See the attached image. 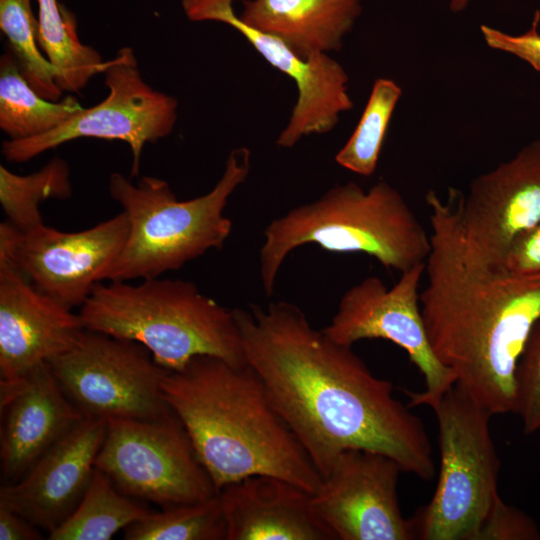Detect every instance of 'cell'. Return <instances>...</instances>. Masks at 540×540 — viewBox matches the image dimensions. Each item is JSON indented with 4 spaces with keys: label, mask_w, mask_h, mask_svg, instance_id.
Returning a JSON list of instances; mask_svg holds the SVG:
<instances>
[{
    "label": "cell",
    "mask_w": 540,
    "mask_h": 540,
    "mask_svg": "<svg viewBox=\"0 0 540 540\" xmlns=\"http://www.w3.org/2000/svg\"><path fill=\"white\" fill-rule=\"evenodd\" d=\"M233 312L247 364L322 478L347 449L379 452L405 473L434 478L423 421L352 346L316 330L302 309L287 301Z\"/></svg>",
    "instance_id": "obj_1"
},
{
    "label": "cell",
    "mask_w": 540,
    "mask_h": 540,
    "mask_svg": "<svg viewBox=\"0 0 540 540\" xmlns=\"http://www.w3.org/2000/svg\"><path fill=\"white\" fill-rule=\"evenodd\" d=\"M460 192L447 200L429 190L431 226L420 308L437 359L492 415L514 412L516 368L540 318V273L517 275L464 255Z\"/></svg>",
    "instance_id": "obj_2"
},
{
    "label": "cell",
    "mask_w": 540,
    "mask_h": 540,
    "mask_svg": "<svg viewBox=\"0 0 540 540\" xmlns=\"http://www.w3.org/2000/svg\"><path fill=\"white\" fill-rule=\"evenodd\" d=\"M162 388L217 492L253 475L320 489L322 476L249 364L196 356L169 370Z\"/></svg>",
    "instance_id": "obj_3"
},
{
    "label": "cell",
    "mask_w": 540,
    "mask_h": 540,
    "mask_svg": "<svg viewBox=\"0 0 540 540\" xmlns=\"http://www.w3.org/2000/svg\"><path fill=\"white\" fill-rule=\"evenodd\" d=\"M259 272L271 296L287 256L305 244L336 253H363L400 273L426 261L430 235L400 192L384 180L367 191L348 182L272 220L263 232Z\"/></svg>",
    "instance_id": "obj_4"
},
{
    "label": "cell",
    "mask_w": 540,
    "mask_h": 540,
    "mask_svg": "<svg viewBox=\"0 0 540 540\" xmlns=\"http://www.w3.org/2000/svg\"><path fill=\"white\" fill-rule=\"evenodd\" d=\"M78 314L85 329L140 343L168 370H180L200 355L247 364L233 310L190 281L99 282Z\"/></svg>",
    "instance_id": "obj_5"
},
{
    "label": "cell",
    "mask_w": 540,
    "mask_h": 540,
    "mask_svg": "<svg viewBox=\"0 0 540 540\" xmlns=\"http://www.w3.org/2000/svg\"><path fill=\"white\" fill-rule=\"evenodd\" d=\"M250 158L246 147L231 150L216 185L208 193L185 201H179L162 179L143 176L134 184L113 173L109 193L126 213L129 233L104 280L160 277L210 249L222 248L232 230L224 209L248 177Z\"/></svg>",
    "instance_id": "obj_6"
},
{
    "label": "cell",
    "mask_w": 540,
    "mask_h": 540,
    "mask_svg": "<svg viewBox=\"0 0 540 540\" xmlns=\"http://www.w3.org/2000/svg\"><path fill=\"white\" fill-rule=\"evenodd\" d=\"M431 409L437 420L440 471L431 500L409 518L413 538L476 540L500 496L493 415L456 383Z\"/></svg>",
    "instance_id": "obj_7"
},
{
    "label": "cell",
    "mask_w": 540,
    "mask_h": 540,
    "mask_svg": "<svg viewBox=\"0 0 540 540\" xmlns=\"http://www.w3.org/2000/svg\"><path fill=\"white\" fill-rule=\"evenodd\" d=\"M95 467L123 494L163 508L218 493L173 410L156 419H109Z\"/></svg>",
    "instance_id": "obj_8"
},
{
    "label": "cell",
    "mask_w": 540,
    "mask_h": 540,
    "mask_svg": "<svg viewBox=\"0 0 540 540\" xmlns=\"http://www.w3.org/2000/svg\"><path fill=\"white\" fill-rule=\"evenodd\" d=\"M47 364L85 417L148 420L172 411L162 388L169 370L135 341L85 329Z\"/></svg>",
    "instance_id": "obj_9"
},
{
    "label": "cell",
    "mask_w": 540,
    "mask_h": 540,
    "mask_svg": "<svg viewBox=\"0 0 540 540\" xmlns=\"http://www.w3.org/2000/svg\"><path fill=\"white\" fill-rule=\"evenodd\" d=\"M106 98L84 108L61 126L37 137L6 140L2 154L9 162L22 163L66 142L82 137L126 142L132 153L131 176L139 175L146 143L171 134L177 120V100L153 89L138 68L131 47L118 50L103 71Z\"/></svg>",
    "instance_id": "obj_10"
},
{
    "label": "cell",
    "mask_w": 540,
    "mask_h": 540,
    "mask_svg": "<svg viewBox=\"0 0 540 540\" xmlns=\"http://www.w3.org/2000/svg\"><path fill=\"white\" fill-rule=\"evenodd\" d=\"M424 273L425 262L419 263L402 272L391 288L377 276L364 278L344 292L336 313L322 331L346 346L363 339H384L402 348L425 384L421 392H405L408 405L431 408L456 378L437 359L427 337L419 292Z\"/></svg>",
    "instance_id": "obj_11"
},
{
    "label": "cell",
    "mask_w": 540,
    "mask_h": 540,
    "mask_svg": "<svg viewBox=\"0 0 540 540\" xmlns=\"http://www.w3.org/2000/svg\"><path fill=\"white\" fill-rule=\"evenodd\" d=\"M128 233L124 211L78 232L45 224L22 232L6 220L0 224V264L13 267L36 289L73 309L105 279Z\"/></svg>",
    "instance_id": "obj_12"
},
{
    "label": "cell",
    "mask_w": 540,
    "mask_h": 540,
    "mask_svg": "<svg viewBox=\"0 0 540 540\" xmlns=\"http://www.w3.org/2000/svg\"><path fill=\"white\" fill-rule=\"evenodd\" d=\"M465 257L505 268L512 243L540 223V139L512 159L474 178L459 195Z\"/></svg>",
    "instance_id": "obj_13"
},
{
    "label": "cell",
    "mask_w": 540,
    "mask_h": 540,
    "mask_svg": "<svg viewBox=\"0 0 540 540\" xmlns=\"http://www.w3.org/2000/svg\"><path fill=\"white\" fill-rule=\"evenodd\" d=\"M401 472L382 453L344 450L311 495L312 508L334 540H412L397 493Z\"/></svg>",
    "instance_id": "obj_14"
},
{
    "label": "cell",
    "mask_w": 540,
    "mask_h": 540,
    "mask_svg": "<svg viewBox=\"0 0 540 540\" xmlns=\"http://www.w3.org/2000/svg\"><path fill=\"white\" fill-rule=\"evenodd\" d=\"M232 3L233 0H182L190 20L218 21L231 26L273 68L295 82L297 101L276 144L291 148L303 137L331 131L340 114L353 108L348 93L349 77L342 65L326 53L300 58L278 37L246 25L235 14Z\"/></svg>",
    "instance_id": "obj_15"
},
{
    "label": "cell",
    "mask_w": 540,
    "mask_h": 540,
    "mask_svg": "<svg viewBox=\"0 0 540 540\" xmlns=\"http://www.w3.org/2000/svg\"><path fill=\"white\" fill-rule=\"evenodd\" d=\"M108 420L85 417L51 446L16 482L0 489V507L48 533L63 523L84 496Z\"/></svg>",
    "instance_id": "obj_16"
},
{
    "label": "cell",
    "mask_w": 540,
    "mask_h": 540,
    "mask_svg": "<svg viewBox=\"0 0 540 540\" xmlns=\"http://www.w3.org/2000/svg\"><path fill=\"white\" fill-rule=\"evenodd\" d=\"M0 383L4 411L0 458L6 485L18 481L85 416L67 397L47 362Z\"/></svg>",
    "instance_id": "obj_17"
},
{
    "label": "cell",
    "mask_w": 540,
    "mask_h": 540,
    "mask_svg": "<svg viewBox=\"0 0 540 540\" xmlns=\"http://www.w3.org/2000/svg\"><path fill=\"white\" fill-rule=\"evenodd\" d=\"M85 330L79 314L0 264V379L28 374L69 350Z\"/></svg>",
    "instance_id": "obj_18"
},
{
    "label": "cell",
    "mask_w": 540,
    "mask_h": 540,
    "mask_svg": "<svg viewBox=\"0 0 540 540\" xmlns=\"http://www.w3.org/2000/svg\"><path fill=\"white\" fill-rule=\"evenodd\" d=\"M311 493L272 475H253L218 492L226 540H334Z\"/></svg>",
    "instance_id": "obj_19"
},
{
    "label": "cell",
    "mask_w": 540,
    "mask_h": 540,
    "mask_svg": "<svg viewBox=\"0 0 540 540\" xmlns=\"http://www.w3.org/2000/svg\"><path fill=\"white\" fill-rule=\"evenodd\" d=\"M360 13L361 0H243L239 18L308 59L340 50Z\"/></svg>",
    "instance_id": "obj_20"
},
{
    "label": "cell",
    "mask_w": 540,
    "mask_h": 540,
    "mask_svg": "<svg viewBox=\"0 0 540 540\" xmlns=\"http://www.w3.org/2000/svg\"><path fill=\"white\" fill-rule=\"evenodd\" d=\"M73 96L51 101L27 82L11 50L0 58V128L12 140L29 139L61 126L82 112Z\"/></svg>",
    "instance_id": "obj_21"
},
{
    "label": "cell",
    "mask_w": 540,
    "mask_h": 540,
    "mask_svg": "<svg viewBox=\"0 0 540 540\" xmlns=\"http://www.w3.org/2000/svg\"><path fill=\"white\" fill-rule=\"evenodd\" d=\"M150 512L119 491L108 476L95 467L81 501L63 523L48 533V539L109 540Z\"/></svg>",
    "instance_id": "obj_22"
},
{
    "label": "cell",
    "mask_w": 540,
    "mask_h": 540,
    "mask_svg": "<svg viewBox=\"0 0 540 540\" xmlns=\"http://www.w3.org/2000/svg\"><path fill=\"white\" fill-rule=\"evenodd\" d=\"M38 43L57 71L62 91L79 93L106 62L98 51L80 42L74 16L57 0H38Z\"/></svg>",
    "instance_id": "obj_23"
},
{
    "label": "cell",
    "mask_w": 540,
    "mask_h": 540,
    "mask_svg": "<svg viewBox=\"0 0 540 540\" xmlns=\"http://www.w3.org/2000/svg\"><path fill=\"white\" fill-rule=\"evenodd\" d=\"M72 185L68 163L51 159L36 172L18 175L0 166V203L7 221L22 232L42 224L40 203L47 199H67Z\"/></svg>",
    "instance_id": "obj_24"
},
{
    "label": "cell",
    "mask_w": 540,
    "mask_h": 540,
    "mask_svg": "<svg viewBox=\"0 0 540 540\" xmlns=\"http://www.w3.org/2000/svg\"><path fill=\"white\" fill-rule=\"evenodd\" d=\"M401 95L402 89L392 79L380 77L374 81L355 130L335 156L341 167L361 176L375 172L389 122Z\"/></svg>",
    "instance_id": "obj_25"
},
{
    "label": "cell",
    "mask_w": 540,
    "mask_h": 540,
    "mask_svg": "<svg viewBox=\"0 0 540 540\" xmlns=\"http://www.w3.org/2000/svg\"><path fill=\"white\" fill-rule=\"evenodd\" d=\"M0 29L31 87L45 99L61 100L63 91L57 84V71L38 43V19L34 17L31 1L0 0Z\"/></svg>",
    "instance_id": "obj_26"
},
{
    "label": "cell",
    "mask_w": 540,
    "mask_h": 540,
    "mask_svg": "<svg viewBox=\"0 0 540 540\" xmlns=\"http://www.w3.org/2000/svg\"><path fill=\"white\" fill-rule=\"evenodd\" d=\"M126 540H226L218 493L201 502L163 508L124 530Z\"/></svg>",
    "instance_id": "obj_27"
},
{
    "label": "cell",
    "mask_w": 540,
    "mask_h": 540,
    "mask_svg": "<svg viewBox=\"0 0 540 540\" xmlns=\"http://www.w3.org/2000/svg\"><path fill=\"white\" fill-rule=\"evenodd\" d=\"M523 430L540 429V318L533 325L516 368L515 411Z\"/></svg>",
    "instance_id": "obj_28"
},
{
    "label": "cell",
    "mask_w": 540,
    "mask_h": 540,
    "mask_svg": "<svg viewBox=\"0 0 540 540\" xmlns=\"http://www.w3.org/2000/svg\"><path fill=\"white\" fill-rule=\"evenodd\" d=\"M535 521L499 496L484 519L476 540H538Z\"/></svg>",
    "instance_id": "obj_29"
},
{
    "label": "cell",
    "mask_w": 540,
    "mask_h": 540,
    "mask_svg": "<svg viewBox=\"0 0 540 540\" xmlns=\"http://www.w3.org/2000/svg\"><path fill=\"white\" fill-rule=\"evenodd\" d=\"M540 11L534 13L530 29L520 35H510L487 25H481L480 31L492 49L512 54L527 62L533 69L540 71Z\"/></svg>",
    "instance_id": "obj_30"
},
{
    "label": "cell",
    "mask_w": 540,
    "mask_h": 540,
    "mask_svg": "<svg viewBox=\"0 0 540 540\" xmlns=\"http://www.w3.org/2000/svg\"><path fill=\"white\" fill-rule=\"evenodd\" d=\"M504 266L517 275L540 273V223L516 238L508 250Z\"/></svg>",
    "instance_id": "obj_31"
},
{
    "label": "cell",
    "mask_w": 540,
    "mask_h": 540,
    "mask_svg": "<svg viewBox=\"0 0 540 540\" xmlns=\"http://www.w3.org/2000/svg\"><path fill=\"white\" fill-rule=\"evenodd\" d=\"M40 528L20 514L0 507V540H40Z\"/></svg>",
    "instance_id": "obj_32"
},
{
    "label": "cell",
    "mask_w": 540,
    "mask_h": 540,
    "mask_svg": "<svg viewBox=\"0 0 540 540\" xmlns=\"http://www.w3.org/2000/svg\"><path fill=\"white\" fill-rule=\"evenodd\" d=\"M471 0H450L449 7L453 13H459L466 9Z\"/></svg>",
    "instance_id": "obj_33"
}]
</instances>
